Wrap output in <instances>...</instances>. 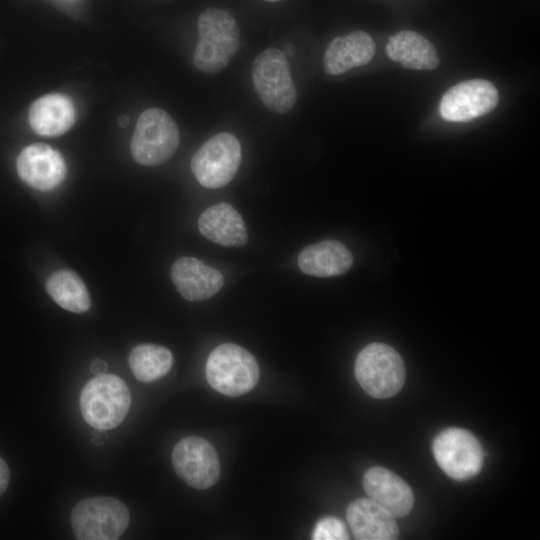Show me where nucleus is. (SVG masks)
I'll return each mask as SVG.
<instances>
[{
    "instance_id": "obj_1",
    "label": "nucleus",
    "mask_w": 540,
    "mask_h": 540,
    "mask_svg": "<svg viewBox=\"0 0 540 540\" xmlns=\"http://www.w3.org/2000/svg\"><path fill=\"white\" fill-rule=\"evenodd\" d=\"M199 39L193 55L195 67L208 74L220 72L239 47V29L225 9L208 8L197 22Z\"/></svg>"
},
{
    "instance_id": "obj_2",
    "label": "nucleus",
    "mask_w": 540,
    "mask_h": 540,
    "mask_svg": "<svg viewBox=\"0 0 540 540\" xmlns=\"http://www.w3.org/2000/svg\"><path fill=\"white\" fill-rule=\"evenodd\" d=\"M131 395L126 383L113 374L96 375L83 387L80 410L84 420L99 430L117 427L126 417Z\"/></svg>"
},
{
    "instance_id": "obj_3",
    "label": "nucleus",
    "mask_w": 540,
    "mask_h": 540,
    "mask_svg": "<svg viewBox=\"0 0 540 540\" xmlns=\"http://www.w3.org/2000/svg\"><path fill=\"white\" fill-rule=\"evenodd\" d=\"M354 371L362 389L377 399L396 395L403 387L406 377L402 357L394 348L384 343L365 346L356 357Z\"/></svg>"
},
{
    "instance_id": "obj_4",
    "label": "nucleus",
    "mask_w": 540,
    "mask_h": 540,
    "mask_svg": "<svg viewBox=\"0 0 540 540\" xmlns=\"http://www.w3.org/2000/svg\"><path fill=\"white\" fill-rule=\"evenodd\" d=\"M205 372L213 389L231 397L251 391L259 379L255 357L233 343L220 344L210 353Z\"/></svg>"
},
{
    "instance_id": "obj_5",
    "label": "nucleus",
    "mask_w": 540,
    "mask_h": 540,
    "mask_svg": "<svg viewBox=\"0 0 540 540\" xmlns=\"http://www.w3.org/2000/svg\"><path fill=\"white\" fill-rule=\"evenodd\" d=\"M179 141V129L172 117L160 108H149L137 120L131 155L141 165L158 166L174 155Z\"/></svg>"
},
{
    "instance_id": "obj_6",
    "label": "nucleus",
    "mask_w": 540,
    "mask_h": 540,
    "mask_svg": "<svg viewBox=\"0 0 540 540\" xmlns=\"http://www.w3.org/2000/svg\"><path fill=\"white\" fill-rule=\"evenodd\" d=\"M252 80L259 99L271 111L285 114L294 107L297 92L282 51L268 48L260 52L253 62Z\"/></svg>"
},
{
    "instance_id": "obj_7",
    "label": "nucleus",
    "mask_w": 540,
    "mask_h": 540,
    "mask_svg": "<svg viewBox=\"0 0 540 540\" xmlns=\"http://www.w3.org/2000/svg\"><path fill=\"white\" fill-rule=\"evenodd\" d=\"M74 535L80 540H115L129 524V511L113 497H90L78 502L71 512Z\"/></svg>"
},
{
    "instance_id": "obj_8",
    "label": "nucleus",
    "mask_w": 540,
    "mask_h": 540,
    "mask_svg": "<svg viewBox=\"0 0 540 540\" xmlns=\"http://www.w3.org/2000/svg\"><path fill=\"white\" fill-rule=\"evenodd\" d=\"M241 163V145L230 133L221 132L209 138L193 155L191 171L205 188L217 189L227 185L236 175Z\"/></svg>"
},
{
    "instance_id": "obj_9",
    "label": "nucleus",
    "mask_w": 540,
    "mask_h": 540,
    "mask_svg": "<svg viewBox=\"0 0 540 540\" xmlns=\"http://www.w3.org/2000/svg\"><path fill=\"white\" fill-rule=\"evenodd\" d=\"M432 451L438 466L454 480H466L477 475L484 460L482 446L468 430L451 427L434 439Z\"/></svg>"
},
{
    "instance_id": "obj_10",
    "label": "nucleus",
    "mask_w": 540,
    "mask_h": 540,
    "mask_svg": "<svg viewBox=\"0 0 540 540\" xmlns=\"http://www.w3.org/2000/svg\"><path fill=\"white\" fill-rule=\"evenodd\" d=\"M172 464L177 475L189 486L207 489L220 477V461L213 445L197 436L181 439L172 451Z\"/></svg>"
},
{
    "instance_id": "obj_11",
    "label": "nucleus",
    "mask_w": 540,
    "mask_h": 540,
    "mask_svg": "<svg viewBox=\"0 0 540 540\" xmlns=\"http://www.w3.org/2000/svg\"><path fill=\"white\" fill-rule=\"evenodd\" d=\"M498 100V90L491 82L467 80L445 92L439 104V113L448 121H470L492 111Z\"/></svg>"
},
{
    "instance_id": "obj_12",
    "label": "nucleus",
    "mask_w": 540,
    "mask_h": 540,
    "mask_svg": "<svg viewBox=\"0 0 540 540\" xmlns=\"http://www.w3.org/2000/svg\"><path fill=\"white\" fill-rule=\"evenodd\" d=\"M20 179L31 188L47 192L58 187L66 177V163L59 151L44 143L25 147L17 158Z\"/></svg>"
},
{
    "instance_id": "obj_13",
    "label": "nucleus",
    "mask_w": 540,
    "mask_h": 540,
    "mask_svg": "<svg viewBox=\"0 0 540 540\" xmlns=\"http://www.w3.org/2000/svg\"><path fill=\"white\" fill-rule=\"evenodd\" d=\"M363 487L368 498L387 510L394 518L406 516L414 504L410 486L397 474L375 466L363 477Z\"/></svg>"
},
{
    "instance_id": "obj_14",
    "label": "nucleus",
    "mask_w": 540,
    "mask_h": 540,
    "mask_svg": "<svg viewBox=\"0 0 540 540\" xmlns=\"http://www.w3.org/2000/svg\"><path fill=\"white\" fill-rule=\"evenodd\" d=\"M172 281L180 295L199 301L215 295L223 286L222 274L193 257H181L171 268Z\"/></svg>"
},
{
    "instance_id": "obj_15",
    "label": "nucleus",
    "mask_w": 540,
    "mask_h": 540,
    "mask_svg": "<svg viewBox=\"0 0 540 540\" xmlns=\"http://www.w3.org/2000/svg\"><path fill=\"white\" fill-rule=\"evenodd\" d=\"M346 516L358 540H394L399 536L394 517L370 498H358L351 502Z\"/></svg>"
},
{
    "instance_id": "obj_16",
    "label": "nucleus",
    "mask_w": 540,
    "mask_h": 540,
    "mask_svg": "<svg viewBox=\"0 0 540 540\" xmlns=\"http://www.w3.org/2000/svg\"><path fill=\"white\" fill-rule=\"evenodd\" d=\"M28 120L35 133L57 137L69 131L76 121L72 100L60 93L46 94L30 106Z\"/></svg>"
},
{
    "instance_id": "obj_17",
    "label": "nucleus",
    "mask_w": 540,
    "mask_h": 540,
    "mask_svg": "<svg viewBox=\"0 0 540 540\" xmlns=\"http://www.w3.org/2000/svg\"><path fill=\"white\" fill-rule=\"evenodd\" d=\"M375 42L364 31H354L334 38L323 58L324 70L339 75L369 63L375 54Z\"/></svg>"
},
{
    "instance_id": "obj_18",
    "label": "nucleus",
    "mask_w": 540,
    "mask_h": 540,
    "mask_svg": "<svg viewBox=\"0 0 540 540\" xmlns=\"http://www.w3.org/2000/svg\"><path fill=\"white\" fill-rule=\"evenodd\" d=\"M198 227L205 238L221 246L241 247L247 242L241 215L225 202L207 208L199 217Z\"/></svg>"
},
{
    "instance_id": "obj_19",
    "label": "nucleus",
    "mask_w": 540,
    "mask_h": 540,
    "mask_svg": "<svg viewBox=\"0 0 540 540\" xmlns=\"http://www.w3.org/2000/svg\"><path fill=\"white\" fill-rule=\"evenodd\" d=\"M297 261L304 274L332 277L347 272L352 266L353 257L342 243L329 239L305 247Z\"/></svg>"
},
{
    "instance_id": "obj_20",
    "label": "nucleus",
    "mask_w": 540,
    "mask_h": 540,
    "mask_svg": "<svg viewBox=\"0 0 540 540\" xmlns=\"http://www.w3.org/2000/svg\"><path fill=\"white\" fill-rule=\"evenodd\" d=\"M387 56L404 68L433 70L440 59L437 50L424 36L403 30L392 35L386 45Z\"/></svg>"
},
{
    "instance_id": "obj_21",
    "label": "nucleus",
    "mask_w": 540,
    "mask_h": 540,
    "mask_svg": "<svg viewBox=\"0 0 540 540\" xmlns=\"http://www.w3.org/2000/svg\"><path fill=\"white\" fill-rule=\"evenodd\" d=\"M46 290L65 310L83 313L90 308L89 292L81 278L71 270H58L50 275Z\"/></svg>"
},
{
    "instance_id": "obj_22",
    "label": "nucleus",
    "mask_w": 540,
    "mask_h": 540,
    "mask_svg": "<svg viewBox=\"0 0 540 540\" xmlns=\"http://www.w3.org/2000/svg\"><path fill=\"white\" fill-rule=\"evenodd\" d=\"M128 362L138 381L152 382L168 373L173 365V355L166 347L140 344L132 349Z\"/></svg>"
},
{
    "instance_id": "obj_23",
    "label": "nucleus",
    "mask_w": 540,
    "mask_h": 540,
    "mask_svg": "<svg viewBox=\"0 0 540 540\" xmlns=\"http://www.w3.org/2000/svg\"><path fill=\"white\" fill-rule=\"evenodd\" d=\"M312 539L344 540L349 539V535L344 523L340 519L327 516L316 523L312 533Z\"/></svg>"
},
{
    "instance_id": "obj_24",
    "label": "nucleus",
    "mask_w": 540,
    "mask_h": 540,
    "mask_svg": "<svg viewBox=\"0 0 540 540\" xmlns=\"http://www.w3.org/2000/svg\"><path fill=\"white\" fill-rule=\"evenodd\" d=\"M10 480V471L6 462L0 457V496L6 491Z\"/></svg>"
},
{
    "instance_id": "obj_25",
    "label": "nucleus",
    "mask_w": 540,
    "mask_h": 540,
    "mask_svg": "<svg viewBox=\"0 0 540 540\" xmlns=\"http://www.w3.org/2000/svg\"><path fill=\"white\" fill-rule=\"evenodd\" d=\"M107 368V363L102 359H95L90 366V370L94 375H101L106 373Z\"/></svg>"
},
{
    "instance_id": "obj_26",
    "label": "nucleus",
    "mask_w": 540,
    "mask_h": 540,
    "mask_svg": "<svg viewBox=\"0 0 540 540\" xmlns=\"http://www.w3.org/2000/svg\"><path fill=\"white\" fill-rule=\"evenodd\" d=\"M282 52L285 56L292 57L295 54V47L291 43H288L283 47Z\"/></svg>"
},
{
    "instance_id": "obj_27",
    "label": "nucleus",
    "mask_w": 540,
    "mask_h": 540,
    "mask_svg": "<svg viewBox=\"0 0 540 540\" xmlns=\"http://www.w3.org/2000/svg\"><path fill=\"white\" fill-rule=\"evenodd\" d=\"M129 124V118L126 115H122L118 118V125L120 127H126Z\"/></svg>"
},
{
    "instance_id": "obj_28",
    "label": "nucleus",
    "mask_w": 540,
    "mask_h": 540,
    "mask_svg": "<svg viewBox=\"0 0 540 540\" xmlns=\"http://www.w3.org/2000/svg\"><path fill=\"white\" fill-rule=\"evenodd\" d=\"M264 1H267V2H277V1H280V0H264Z\"/></svg>"
}]
</instances>
